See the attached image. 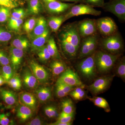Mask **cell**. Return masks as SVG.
I'll list each match as a JSON object with an SVG mask.
<instances>
[{"mask_svg": "<svg viewBox=\"0 0 125 125\" xmlns=\"http://www.w3.org/2000/svg\"><path fill=\"white\" fill-rule=\"evenodd\" d=\"M48 26L47 21L44 17H41L37 19L33 30L29 34L30 39L32 40L36 37L42 35L48 28Z\"/></svg>", "mask_w": 125, "mask_h": 125, "instance_id": "cell-18", "label": "cell"}, {"mask_svg": "<svg viewBox=\"0 0 125 125\" xmlns=\"http://www.w3.org/2000/svg\"><path fill=\"white\" fill-rule=\"evenodd\" d=\"M106 11L112 13L119 19L125 20V0H111L103 7Z\"/></svg>", "mask_w": 125, "mask_h": 125, "instance_id": "cell-7", "label": "cell"}, {"mask_svg": "<svg viewBox=\"0 0 125 125\" xmlns=\"http://www.w3.org/2000/svg\"></svg>", "mask_w": 125, "mask_h": 125, "instance_id": "cell-53", "label": "cell"}, {"mask_svg": "<svg viewBox=\"0 0 125 125\" xmlns=\"http://www.w3.org/2000/svg\"><path fill=\"white\" fill-rule=\"evenodd\" d=\"M37 52L39 59L42 62H46L51 58L46 45L39 49Z\"/></svg>", "mask_w": 125, "mask_h": 125, "instance_id": "cell-35", "label": "cell"}, {"mask_svg": "<svg viewBox=\"0 0 125 125\" xmlns=\"http://www.w3.org/2000/svg\"><path fill=\"white\" fill-rule=\"evenodd\" d=\"M12 34L5 28L0 27V45L6 44L11 39Z\"/></svg>", "mask_w": 125, "mask_h": 125, "instance_id": "cell-33", "label": "cell"}, {"mask_svg": "<svg viewBox=\"0 0 125 125\" xmlns=\"http://www.w3.org/2000/svg\"><path fill=\"white\" fill-rule=\"evenodd\" d=\"M36 94L39 101L42 103L49 101L52 97V90L49 87H40L36 90Z\"/></svg>", "mask_w": 125, "mask_h": 125, "instance_id": "cell-22", "label": "cell"}, {"mask_svg": "<svg viewBox=\"0 0 125 125\" xmlns=\"http://www.w3.org/2000/svg\"><path fill=\"white\" fill-rule=\"evenodd\" d=\"M26 15V13L22 8H14L11 11V16L17 19H23Z\"/></svg>", "mask_w": 125, "mask_h": 125, "instance_id": "cell-42", "label": "cell"}, {"mask_svg": "<svg viewBox=\"0 0 125 125\" xmlns=\"http://www.w3.org/2000/svg\"><path fill=\"white\" fill-rule=\"evenodd\" d=\"M94 53L85 57L79 62L77 69L81 75L87 80H92L95 78L96 67L94 60Z\"/></svg>", "mask_w": 125, "mask_h": 125, "instance_id": "cell-2", "label": "cell"}, {"mask_svg": "<svg viewBox=\"0 0 125 125\" xmlns=\"http://www.w3.org/2000/svg\"><path fill=\"white\" fill-rule=\"evenodd\" d=\"M62 112L67 114H71L74 112V107L73 102L70 98L63 100L61 103Z\"/></svg>", "mask_w": 125, "mask_h": 125, "instance_id": "cell-30", "label": "cell"}, {"mask_svg": "<svg viewBox=\"0 0 125 125\" xmlns=\"http://www.w3.org/2000/svg\"><path fill=\"white\" fill-rule=\"evenodd\" d=\"M29 67L39 83H44L48 82L50 74L43 66L35 61H32L30 63Z\"/></svg>", "mask_w": 125, "mask_h": 125, "instance_id": "cell-11", "label": "cell"}, {"mask_svg": "<svg viewBox=\"0 0 125 125\" xmlns=\"http://www.w3.org/2000/svg\"><path fill=\"white\" fill-rule=\"evenodd\" d=\"M43 124V121L41 118L37 117L27 123V125H41Z\"/></svg>", "mask_w": 125, "mask_h": 125, "instance_id": "cell-47", "label": "cell"}, {"mask_svg": "<svg viewBox=\"0 0 125 125\" xmlns=\"http://www.w3.org/2000/svg\"><path fill=\"white\" fill-rule=\"evenodd\" d=\"M55 94L56 96L58 98H63L67 95L62 88L57 84H56Z\"/></svg>", "mask_w": 125, "mask_h": 125, "instance_id": "cell-44", "label": "cell"}, {"mask_svg": "<svg viewBox=\"0 0 125 125\" xmlns=\"http://www.w3.org/2000/svg\"><path fill=\"white\" fill-rule=\"evenodd\" d=\"M116 73L118 76L123 80L125 79V58H123L117 65Z\"/></svg>", "mask_w": 125, "mask_h": 125, "instance_id": "cell-40", "label": "cell"}, {"mask_svg": "<svg viewBox=\"0 0 125 125\" xmlns=\"http://www.w3.org/2000/svg\"><path fill=\"white\" fill-rule=\"evenodd\" d=\"M0 71H1V75L4 79L6 83L10 80L14 75V71L10 64L2 66Z\"/></svg>", "mask_w": 125, "mask_h": 125, "instance_id": "cell-29", "label": "cell"}, {"mask_svg": "<svg viewBox=\"0 0 125 125\" xmlns=\"http://www.w3.org/2000/svg\"><path fill=\"white\" fill-rule=\"evenodd\" d=\"M83 1L86 3V4L92 6L93 7L96 6L103 7V6L97 0H83Z\"/></svg>", "mask_w": 125, "mask_h": 125, "instance_id": "cell-45", "label": "cell"}, {"mask_svg": "<svg viewBox=\"0 0 125 125\" xmlns=\"http://www.w3.org/2000/svg\"><path fill=\"white\" fill-rule=\"evenodd\" d=\"M23 19H17L10 16L9 20L8 26L9 29L13 31H18L23 23Z\"/></svg>", "mask_w": 125, "mask_h": 125, "instance_id": "cell-31", "label": "cell"}, {"mask_svg": "<svg viewBox=\"0 0 125 125\" xmlns=\"http://www.w3.org/2000/svg\"><path fill=\"white\" fill-rule=\"evenodd\" d=\"M57 81L70 86L84 88V85L80 80L76 73L70 69H66L61 74Z\"/></svg>", "mask_w": 125, "mask_h": 125, "instance_id": "cell-8", "label": "cell"}, {"mask_svg": "<svg viewBox=\"0 0 125 125\" xmlns=\"http://www.w3.org/2000/svg\"><path fill=\"white\" fill-rule=\"evenodd\" d=\"M77 29L80 37L84 38L95 35L97 32L96 20L87 19L80 21L77 25Z\"/></svg>", "mask_w": 125, "mask_h": 125, "instance_id": "cell-9", "label": "cell"}, {"mask_svg": "<svg viewBox=\"0 0 125 125\" xmlns=\"http://www.w3.org/2000/svg\"><path fill=\"white\" fill-rule=\"evenodd\" d=\"M6 83L10 88L14 90H19L22 87V80L19 76L17 75H14Z\"/></svg>", "mask_w": 125, "mask_h": 125, "instance_id": "cell-32", "label": "cell"}, {"mask_svg": "<svg viewBox=\"0 0 125 125\" xmlns=\"http://www.w3.org/2000/svg\"><path fill=\"white\" fill-rule=\"evenodd\" d=\"M0 97L9 107L15 105L18 102V98L15 93L5 88H0Z\"/></svg>", "mask_w": 125, "mask_h": 125, "instance_id": "cell-20", "label": "cell"}, {"mask_svg": "<svg viewBox=\"0 0 125 125\" xmlns=\"http://www.w3.org/2000/svg\"><path fill=\"white\" fill-rule=\"evenodd\" d=\"M44 112L46 116L50 118H55L58 116V109L53 105H48L44 108Z\"/></svg>", "mask_w": 125, "mask_h": 125, "instance_id": "cell-37", "label": "cell"}, {"mask_svg": "<svg viewBox=\"0 0 125 125\" xmlns=\"http://www.w3.org/2000/svg\"><path fill=\"white\" fill-rule=\"evenodd\" d=\"M33 112L31 108L21 104L17 109L16 116L20 121L24 122L32 116Z\"/></svg>", "mask_w": 125, "mask_h": 125, "instance_id": "cell-21", "label": "cell"}, {"mask_svg": "<svg viewBox=\"0 0 125 125\" xmlns=\"http://www.w3.org/2000/svg\"><path fill=\"white\" fill-rule=\"evenodd\" d=\"M60 40L63 51L71 58L76 57L78 49L71 44L69 39L62 34H60Z\"/></svg>", "mask_w": 125, "mask_h": 125, "instance_id": "cell-19", "label": "cell"}, {"mask_svg": "<svg viewBox=\"0 0 125 125\" xmlns=\"http://www.w3.org/2000/svg\"><path fill=\"white\" fill-rule=\"evenodd\" d=\"M11 46L22 50H27L30 46V43L28 39L23 36L15 37L11 42Z\"/></svg>", "mask_w": 125, "mask_h": 125, "instance_id": "cell-23", "label": "cell"}, {"mask_svg": "<svg viewBox=\"0 0 125 125\" xmlns=\"http://www.w3.org/2000/svg\"><path fill=\"white\" fill-rule=\"evenodd\" d=\"M62 2H78L83 1V0H60Z\"/></svg>", "mask_w": 125, "mask_h": 125, "instance_id": "cell-49", "label": "cell"}, {"mask_svg": "<svg viewBox=\"0 0 125 125\" xmlns=\"http://www.w3.org/2000/svg\"><path fill=\"white\" fill-rule=\"evenodd\" d=\"M42 5L39 0H29L28 3V12L31 15H36L42 11Z\"/></svg>", "mask_w": 125, "mask_h": 125, "instance_id": "cell-27", "label": "cell"}, {"mask_svg": "<svg viewBox=\"0 0 125 125\" xmlns=\"http://www.w3.org/2000/svg\"><path fill=\"white\" fill-rule=\"evenodd\" d=\"M10 9L8 7L0 6V23L6 22L11 16Z\"/></svg>", "mask_w": 125, "mask_h": 125, "instance_id": "cell-36", "label": "cell"}, {"mask_svg": "<svg viewBox=\"0 0 125 125\" xmlns=\"http://www.w3.org/2000/svg\"><path fill=\"white\" fill-rule=\"evenodd\" d=\"M46 44L47 49L51 55V58L60 60V55L57 49L55 39L52 37H49Z\"/></svg>", "mask_w": 125, "mask_h": 125, "instance_id": "cell-25", "label": "cell"}, {"mask_svg": "<svg viewBox=\"0 0 125 125\" xmlns=\"http://www.w3.org/2000/svg\"><path fill=\"white\" fill-rule=\"evenodd\" d=\"M43 1H44L45 3H47V2H51V1H54L56 0H42Z\"/></svg>", "mask_w": 125, "mask_h": 125, "instance_id": "cell-51", "label": "cell"}, {"mask_svg": "<svg viewBox=\"0 0 125 125\" xmlns=\"http://www.w3.org/2000/svg\"><path fill=\"white\" fill-rule=\"evenodd\" d=\"M46 3V8L50 13L60 14L66 12L74 4L67 3L57 1L56 0Z\"/></svg>", "mask_w": 125, "mask_h": 125, "instance_id": "cell-13", "label": "cell"}, {"mask_svg": "<svg viewBox=\"0 0 125 125\" xmlns=\"http://www.w3.org/2000/svg\"><path fill=\"white\" fill-rule=\"evenodd\" d=\"M64 22V15L54 16L48 18L47 22L48 25L52 31L57 32L62 23Z\"/></svg>", "mask_w": 125, "mask_h": 125, "instance_id": "cell-24", "label": "cell"}, {"mask_svg": "<svg viewBox=\"0 0 125 125\" xmlns=\"http://www.w3.org/2000/svg\"><path fill=\"white\" fill-rule=\"evenodd\" d=\"M113 78L109 75L98 78L89 87L90 91L94 95L102 93L110 86Z\"/></svg>", "mask_w": 125, "mask_h": 125, "instance_id": "cell-10", "label": "cell"}, {"mask_svg": "<svg viewBox=\"0 0 125 125\" xmlns=\"http://www.w3.org/2000/svg\"><path fill=\"white\" fill-rule=\"evenodd\" d=\"M10 64L9 56L3 50L0 49V65L1 66Z\"/></svg>", "mask_w": 125, "mask_h": 125, "instance_id": "cell-43", "label": "cell"}, {"mask_svg": "<svg viewBox=\"0 0 125 125\" xmlns=\"http://www.w3.org/2000/svg\"><path fill=\"white\" fill-rule=\"evenodd\" d=\"M69 39L71 43L79 50L81 43V37L78 32L77 25L72 23L67 25L62 31Z\"/></svg>", "mask_w": 125, "mask_h": 125, "instance_id": "cell-12", "label": "cell"}, {"mask_svg": "<svg viewBox=\"0 0 125 125\" xmlns=\"http://www.w3.org/2000/svg\"><path fill=\"white\" fill-rule=\"evenodd\" d=\"M22 81L24 85L28 89L37 88L39 84V81L31 71L30 67H25L22 71Z\"/></svg>", "mask_w": 125, "mask_h": 125, "instance_id": "cell-14", "label": "cell"}, {"mask_svg": "<svg viewBox=\"0 0 125 125\" xmlns=\"http://www.w3.org/2000/svg\"><path fill=\"white\" fill-rule=\"evenodd\" d=\"M19 4L17 0H0V6L7 7L10 9L16 8Z\"/></svg>", "mask_w": 125, "mask_h": 125, "instance_id": "cell-41", "label": "cell"}, {"mask_svg": "<svg viewBox=\"0 0 125 125\" xmlns=\"http://www.w3.org/2000/svg\"><path fill=\"white\" fill-rule=\"evenodd\" d=\"M97 43V37L95 34L84 38L81 45L79 58H85L93 54Z\"/></svg>", "mask_w": 125, "mask_h": 125, "instance_id": "cell-6", "label": "cell"}, {"mask_svg": "<svg viewBox=\"0 0 125 125\" xmlns=\"http://www.w3.org/2000/svg\"><path fill=\"white\" fill-rule=\"evenodd\" d=\"M118 57L117 54H112L102 51L95 52L94 60L96 69L101 73L109 72L115 65Z\"/></svg>", "mask_w": 125, "mask_h": 125, "instance_id": "cell-1", "label": "cell"}, {"mask_svg": "<svg viewBox=\"0 0 125 125\" xmlns=\"http://www.w3.org/2000/svg\"><path fill=\"white\" fill-rule=\"evenodd\" d=\"M101 14V11L96 10L92 6L84 4H74L67 10L64 15V22L74 16L83 15H90L98 16L100 15Z\"/></svg>", "mask_w": 125, "mask_h": 125, "instance_id": "cell-3", "label": "cell"}, {"mask_svg": "<svg viewBox=\"0 0 125 125\" xmlns=\"http://www.w3.org/2000/svg\"><path fill=\"white\" fill-rule=\"evenodd\" d=\"M10 122V119L6 114H0V125H9Z\"/></svg>", "mask_w": 125, "mask_h": 125, "instance_id": "cell-46", "label": "cell"}, {"mask_svg": "<svg viewBox=\"0 0 125 125\" xmlns=\"http://www.w3.org/2000/svg\"><path fill=\"white\" fill-rule=\"evenodd\" d=\"M50 30L49 28L42 35L38 36L32 40L30 47L31 51L36 52L41 49L46 43L50 37Z\"/></svg>", "mask_w": 125, "mask_h": 125, "instance_id": "cell-17", "label": "cell"}, {"mask_svg": "<svg viewBox=\"0 0 125 125\" xmlns=\"http://www.w3.org/2000/svg\"><path fill=\"white\" fill-rule=\"evenodd\" d=\"M19 101L21 105L31 108L33 112L38 107V102L36 97L32 94L27 92H22L19 95Z\"/></svg>", "mask_w": 125, "mask_h": 125, "instance_id": "cell-16", "label": "cell"}, {"mask_svg": "<svg viewBox=\"0 0 125 125\" xmlns=\"http://www.w3.org/2000/svg\"><path fill=\"white\" fill-rule=\"evenodd\" d=\"M83 88L76 87L70 92L69 94L72 98L76 101H80L84 98L85 93Z\"/></svg>", "mask_w": 125, "mask_h": 125, "instance_id": "cell-34", "label": "cell"}, {"mask_svg": "<svg viewBox=\"0 0 125 125\" xmlns=\"http://www.w3.org/2000/svg\"><path fill=\"white\" fill-rule=\"evenodd\" d=\"M37 19L33 17L29 19L24 23L23 29L27 33L29 34L33 30L36 24Z\"/></svg>", "mask_w": 125, "mask_h": 125, "instance_id": "cell-38", "label": "cell"}, {"mask_svg": "<svg viewBox=\"0 0 125 125\" xmlns=\"http://www.w3.org/2000/svg\"><path fill=\"white\" fill-rule=\"evenodd\" d=\"M24 55V51L11 46L10 49V64L14 71L19 69Z\"/></svg>", "mask_w": 125, "mask_h": 125, "instance_id": "cell-15", "label": "cell"}, {"mask_svg": "<svg viewBox=\"0 0 125 125\" xmlns=\"http://www.w3.org/2000/svg\"><path fill=\"white\" fill-rule=\"evenodd\" d=\"M74 117V113L69 114L63 112L59 114L57 121L64 123H70L73 120Z\"/></svg>", "mask_w": 125, "mask_h": 125, "instance_id": "cell-39", "label": "cell"}, {"mask_svg": "<svg viewBox=\"0 0 125 125\" xmlns=\"http://www.w3.org/2000/svg\"><path fill=\"white\" fill-rule=\"evenodd\" d=\"M72 123H64L56 121L54 123H51L50 125H71Z\"/></svg>", "mask_w": 125, "mask_h": 125, "instance_id": "cell-48", "label": "cell"}, {"mask_svg": "<svg viewBox=\"0 0 125 125\" xmlns=\"http://www.w3.org/2000/svg\"><path fill=\"white\" fill-rule=\"evenodd\" d=\"M89 99L93 103L95 106L102 108L104 109L106 112H110V106L108 103L105 99L101 97H94L93 98H89Z\"/></svg>", "mask_w": 125, "mask_h": 125, "instance_id": "cell-28", "label": "cell"}, {"mask_svg": "<svg viewBox=\"0 0 125 125\" xmlns=\"http://www.w3.org/2000/svg\"><path fill=\"white\" fill-rule=\"evenodd\" d=\"M6 83L4 79L1 76V75L0 74V87L2 86L3 84Z\"/></svg>", "mask_w": 125, "mask_h": 125, "instance_id": "cell-50", "label": "cell"}, {"mask_svg": "<svg viewBox=\"0 0 125 125\" xmlns=\"http://www.w3.org/2000/svg\"><path fill=\"white\" fill-rule=\"evenodd\" d=\"M50 67L52 74L55 76L61 74L67 69L65 63L58 59H55L52 61Z\"/></svg>", "mask_w": 125, "mask_h": 125, "instance_id": "cell-26", "label": "cell"}, {"mask_svg": "<svg viewBox=\"0 0 125 125\" xmlns=\"http://www.w3.org/2000/svg\"><path fill=\"white\" fill-rule=\"evenodd\" d=\"M97 0L104 6V0Z\"/></svg>", "mask_w": 125, "mask_h": 125, "instance_id": "cell-52", "label": "cell"}, {"mask_svg": "<svg viewBox=\"0 0 125 125\" xmlns=\"http://www.w3.org/2000/svg\"><path fill=\"white\" fill-rule=\"evenodd\" d=\"M96 24L97 30L104 36H111L117 33V27L116 24L109 17L98 19L96 20Z\"/></svg>", "mask_w": 125, "mask_h": 125, "instance_id": "cell-5", "label": "cell"}, {"mask_svg": "<svg viewBox=\"0 0 125 125\" xmlns=\"http://www.w3.org/2000/svg\"><path fill=\"white\" fill-rule=\"evenodd\" d=\"M101 45L104 49L109 53L116 54L123 49V41L120 36L117 33L106 36L101 41Z\"/></svg>", "mask_w": 125, "mask_h": 125, "instance_id": "cell-4", "label": "cell"}]
</instances>
